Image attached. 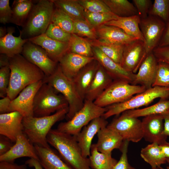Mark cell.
Returning a JSON list of instances; mask_svg holds the SVG:
<instances>
[{
	"instance_id": "cell-23",
	"label": "cell",
	"mask_w": 169,
	"mask_h": 169,
	"mask_svg": "<svg viewBox=\"0 0 169 169\" xmlns=\"http://www.w3.org/2000/svg\"><path fill=\"white\" fill-rule=\"evenodd\" d=\"M98 141L96 144L100 152L111 154L114 149H121L124 140L116 131L107 126L101 129L97 134Z\"/></svg>"
},
{
	"instance_id": "cell-40",
	"label": "cell",
	"mask_w": 169,
	"mask_h": 169,
	"mask_svg": "<svg viewBox=\"0 0 169 169\" xmlns=\"http://www.w3.org/2000/svg\"><path fill=\"white\" fill-rule=\"evenodd\" d=\"M72 20L74 23L73 33L85 36L90 40L97 39L95 28L86 19Z\"/></svg>"
},
{
	"instance_id": "cell-53",
	"label": "cell",
	"mask_w": 169,
	"mask_h": 169,
	"mask_svg": "<svg viewBox=\"0 0 169 169\" xmlns=\"http://www.w3.org/2000/svg\"><path fill=\"white\" fill-rule=\"evenodd\" d=\"M169 45V18L166 23V26L162 37L157 47Z\"/></svg>"
},
{
	"instance_id": "cell-5",
	"label": "cell",
	"mask_w": 169,
	"mask_h": 169,
	"mask_svg": "<svg viewBox=\"0 0 169 169\" xmlns=\"http://www.w3.org/2000/svg\"><path fill=\"white\" fill-rule=\"evenodd\" d=\"M158 98L169 99V88L156 86L146 89L126 101L106 107L107 110L102 117L106 120L112 116L118 115L126 111L137 109L148 105Z\"/></svg>"
},
{
	"instance_id": "cell-41",
	"label": "cell",
	"mask_w": 169,
	"mask_h": 169,
	"mask_svg": "<svg viewBox=\"0 0 169 169\" xmlns=\"http://www.w3.org/2000/svg\"><path fill=\"white\" fill-rule=\"evenodd\" d=\"M148 14L158 17L166 23L169 18V0H155Z\"/></svg>"
},
{
	"instance_id": "cell-3",
	"label": "cell",
	"mask_w": 169,
	"mask_h": 169,
	"mask_svg": "<svg viewBox=\"0 0 169 169\" xmlns=\"http://www.w3.org/2000/svg\"><path fill=\"white\" fill-rule=\"evenodd\" d=\"M68 110L69 108H67L48 116L23 117V132L33 145L49 148L50 146L47 140L48 133L56 123L66 116Z\"/></svg>"
},
{
	"instance_id": "cell-28",
	"label": "cell",
	"mask_w": 169,
	"mask_h": 169,
	"mask_svg": "<svg viewBox=\"0 0 169 169\" xmlns=\"http://www.w3.org/2000/svg\"><path fill=\"white\" fill-rule=\"evenodd\" d=\"M113 81L100 64L94 78L86 92L84 100L94 102Z\"/></svg>"
},
{
	"instance_id": "cell-36",
	"label": "cell",
	"mask_w": 169,
	"mask_h": 169,
	"mask_svg": "<svg viewBox=\"0 0 169 169\" xmlns=\"http://www.w3.org/2000/svg\"><path fill=\"white\" fill-rule=\"evenodd\" d=\"M110 11L120 17L138 15L135 6L127 0H102Z\"/></svg>"
},
{
	"instance_id": "cell-12",
	"label": "cell",
	"mask_w": 169,
	"mask_h": 169,
	"mask_svg": "<svg viewBox=\"0 0 169 169\" xmlns=\"http://www.w3.org/2000/svg\"><path fill=\"white\" fill-rule=\"evenodd\" d=\"M21 54L28 60L39 68L45 76L52 74L57 67V63L52 60L43 48L29 40L24 45Z\"/></svg>"
},
{
	"instance_id": "cell-55",
	"label": "cell",
	"mask_w": 169,
	"mask_h": 169,
	"mask_svg": "<svg viewBox=\"0 0 169 169\" xmlns=\"http://www.w3.org/2000/svg\"><path fill=\"white\" fill-rule=\"evenodd\" d=\"M25 164L34 169H44L39 161L34 158H29L27 160Z\"/></svg>"
},
{
	"instance_id": "cell-50",
	"label": "cell",
	"mask_w": 169,
	"mask_h": 169,
	"mask_svg": "<svg viewBox=\"0 0 169 169\" xmlns=\"http://www.w3.org/2000/svg\"><path fill=\"white\" fill-rule=\"evenodd\" d=\"M13 142L7 137L0 135V156L8 151L13 144Z\"/></svg>"
},
{
	"instance_id": "cell-62",
	"label": "cell",
	"mask_w": 169,
	"mask_h": 169,
	"mask_svg": "<svg viewBox=\"0 0 169 169\" xmlns=\"http://www.w3.org/2000/svg\"><path fill=\"white\" fill-rule=\"evenodd\" d=\"M161 169H165L161 167Z\"/></svg>"
},
{
	"instance_id": "cell-9",
	"label": "cell",
	"mask_w": 169,
	"mask_h": 169,
	"mask_svg": "<svg viewBox=\"0 0 169 169\" xmlns=\"http://www.w3.org/2000/svg\"><path fill=\"white\" fill-rule=\"evenodd\" d=\"M107 110L106 107L99 106L93 101L84 100L82 108L71 119L60 123L57 129L62 132L76 136L93 120L102 116Z\"/></svg>"
},
{
	"instance_id": "cell-45",
	"label": "cell",
	"mask_w": 169,
	"mask_h": 169,
	"mask_svg": "<svg viewBox=\"0 0 169 169\" xmlns=\"http://www.w3.org/2000/svg\"><path fill=\"white\" fill-rule=\"evenodd\" d=\"M10 69L9 65L0 68V97L2 98L7 96L10 83Z\"/></svg>"
},
{
	"instance_id": "cell-24",
	"label": "cell",
	"mask_w": 169,
	"mask_h": 169,
	"mask_svg": "<svg viewBox=\"0 0 169 169\" xmlns=\"http://www.w3.org/2000/svg\"><path fill=\"white\" fill-rule=\"evenodd\" d=\"M97 39L105 42L125 45L139 40L128 35L115 26L102 24L95 28Z\"/></svg>"
},
{
	"instance_id": "cell-46",
	"label": "cell",
	"mask_w": 169,
	"mask_h": 169,
	"mask_svg": "<svg viewBox=\"0 0 169 169\" xmlns=\"http://www.w3.org/2000/svg\"><path fill=\"white\" fill-rule=\"evenodd\" d=\"M129 142L125 140L120 151L121 155L119 160L114 166L113 169H136L129 163L127 157L128 149Z\"/></svg>"
},
{
	"instance_id": "cell-25",
	"label": "cell",
	"mask_w": 169,
	"mask_h": 169,
	"mask_svg": "<svg viewBox=\"0 0 169 169\" xmlns=\"http://www.w3.org/2000/svg\"><path fill=\"white\" fill-rule=\"evenodd\" d=\"M7 29V34L0 38V53L11 58L21 53L23 46L28 41V39L22 38V32L20 30L19 36H14L13 33L15 32V29L13 27H8Z\"/></svg>"
},
{
	"instance_id": "cell-7",
	"label": "cell",
	"mask_w": 169,
	"mask_h": 169,
	"mask_svg": "<svg viewBox=\"0 0 169 169\" xmlns=\"http://www.w3.org/2000/svg\"><path fill=\"white\" fill-rule=\"evenodd\" d=\"M50 85L43 83L35 96L33 103V116L40 117L69 108L65 98Z\"/></svg>"
},
{
	"instance_id": "cell-2",
	"label": "cell",
	"mask_w": 169,
	"mask_h": 169,
	"mask_svg": "<svg viewBox=\"0 0 169 169\" xmlns=\"http://www.w3.org/2000/svg\"><path fill=\"white\" fill-rule=\"evenodd\" d=\"M49 145L58 152L62 159L74 169H92L88 158L82 156L75 136L51 129L47 136Z\"/></svg>"
},
{
	"instance_id": "cell-8",
	"label": "cell",
	"mask_w": 169,
	"mask_h": 169,
	"mask_svg": "<svg viewBox=\"0 0 169 169\" xmlns=\"http://www.w3.org/2000/svg\"><path fill=\"white\" fill-rule=\"evenodd\" d=\"M146 90L143 86L123 81L114 80L94 102L99 106L106 107L126 101Z\"/></svg>"
},
{
	"instance_id": "cell-13",
	"label": "cell",
	"mask_w": 169,
	"mask_h": 169,
	"mask_svg": "<svg viewBox=\"0 0 169 169\" xmlns=\"http://www.w3.org/2000/svg\"><path fill=\"white\" fill-rule=\"evenodd\" d=\"M147 56L144 42L134 41L125 45L121 66L126 71L136 74Z\"/></svg>"
},
{
	"instance_id": "cell-35",
	"label": "cell",
	"mask_w": 169,
	"mask_h": 169,
	"mask_svg": "<svg viewBox=\"0 0 169 169\" xmlns=\"http://www.w3.org/2000/svg\"><path fill=\"white\" fill-rule=\"evenodd\" d=\"M55 6L67 14L72 19L86 20L84 9L78 0H52Z\"/></svg>"
},
{
	"instance_id": "cell-4",
	"label": "cell",
	"mask_w": 169,
	"mask_h": 169,
	"mask_svg": "<svg viewBox=\"0 0 169 169\" xmlns=\"http://www.w3.org/2000/svg\"><path fill=\"white\" fill-rule=\"evenodd\" d=\"M43 81L51 85L66 99L69 105L68 112L66 115L68 120L83 107L84 100L78 91L73 80L64 74L59 64L52 74L45 76Z\"/></svg>"
},
{
	"instance_id": "cell-10",
	"label": "cell",
	"mask_w": 169,
	"mask_h": 169,
	"mask_svg": "<svg viewBox=\"0 0 169 169\" xmlns=\"http://www.w3.org/2000/svg\"><path fill=\"white\" fill-rule=\"evenodd\" d=\"M107 127L117 132L124 140L136 143L143 138L141 121L137 118L129 117L123 112Z\"/></svg>"
},
{
	"instance_id": "cell-52",
	"label": "cell",
	"mask_w": 169,
	"mask_h": 169,
	"mask_svg": "<svg viewBox=\"0 0 169 169\" xmlns=\"http://www.w3.org/2000/svg\"><path fill=\"white\" fill-rule=\"evenodd\" d=\"M11 100L7 96L0 99V114L11 112L10 108Z\"/></svg>"
},
{
	"instance_id": "cell-18",
	"label": "cell",
	"mask_w": 169,
	"mask_h": 169,
	"mask_svg": "<svg viewBox=\"0 0 169 169\" xmlns=\"http://www.w3.org/2000/svg\"><path fill=\"white\" fill-rule=\"evenodd\" d=\"M141 123L143 138L145 140L159 145L166 141L167 136L163 134L164 119L162 115L156 114L145 117Z\"/></svg>"
},
{
	"instance_id": "cell-22",
	"label": "cell",
	"mask_w": 169,
	"mask_h": 169,
	"mask_svg": "<svg viewBox=\"0 0 169 169\" xmlns=\"http://www.w3.org/2000/svg\"><path fill=\"white\" fill-rule=\"evenodd\" d=\"M95 59L68 52L59 60V65L64 74L73 79L86 65Z\"/></svg>"
},
{
	"instance_id": "cell-15",
	"label": "cell",
	"mask_w": 169,
	"mask_h": 169,
	"mask_svg": "<svg viewBox=\"0 0 169 169\" xmlns=\"http://www.w3.org/2000/svg\"><path fill=\"white\" fill-rule=\"evenodd\" d=\"M94 57L114 80L131 84L135 74L128 72L105 55L97 47L92 46Z\"/></svg>"
},
{
	"instance_id": "cell-32",
	"label": "cell",
	"mask_w": 169,
	"mask_h": 169,
	"mask_svg": "<svg viewBox=\"0 0 169 169\" xmlns=\"http://www.w3.org/2000/svg\"><path fill=\"white\" fill-rule=\"evenodd\" d=\"M140 155L152 168L161 166V165L167 163V159L164 156L159 145L156 143H151L142 148Z\"/></svg>"
},
{
	"instance_id": "cell-61",
	"label": "cell",
	"mask_w": 169,
	"mask_h": 169,
	"mask_svg": "<svg viewBox=\"0 0 169 169\" xmlns=\"http://www.w3.org/2000/svg\"><path fill=\"white\" fill-rule=\"evenodd\" d=\"M162 62H166V63H167L168 64H169V61H162Z\"/></svg>"
},
{
	"instance_id": "cell-31",
	"label": "cell",
	"mask_w": 169,
	"mask_h": 169,
	"mask_svg": "<svg viewBox=\"0 0 169 169\" xmlns=\"http://www.w3.org/2000/svg\"><path fill=\"white\" fill-rule=\"evenodd\" d=\"M87 40L92 46L99 48L105 55L121 66L125 45L105 42L98 39Z\"/></svg>"
},
{
	"instance_id": "cell-21",
	"label": "cell",
	"mask_w": 169,
	"mask_h": 169,
	"mask_svg": "<svg viewBox=\"0 0 169 169\" xmlns=\"http://www.w3.org/2000/svg\"><path fill=\"white\" fill-rule=\"evenodd\" d=\"M28 40L43 48L49 57L57 63L69 51V42L53 39L45 33L30 38Z\"/></svg>"
},
{
	"instance_id": "cell-56",
	"label": "cell",
	"mask_w": 169,
	"mask_h": 169,
	"mask_svg": "<svg viewBox=\"0 0 169 169\" xmlns=\"http://www.w3.org/2000/svg\"><path fill=\"white\" fill-rule=\"evenodd\" d=\"M159 146L165 157L169 160V142L166 141L159 145Z\"/></svg>"
},
{
	"instance_id": "cell-44",
	"label": "cell",
	"mask_w": 169,
	"mask_h": 169,
	"mask_svg": "<svg viewBox=\"0 0 169 169\" xmlns=\"http://www.w3.org/2000/svg\"><path fill=\"white\" fill-rule=\"evenodd\" d=\"M78 1L85 11L91 13L111 12L102 0H78Z\"/></svg>"
},
{
	"instance_id": "cell-17",
	"label": "cell",
	"mask_w": 169,
	"mask_h": 169,
	"mask_svg": "<svg viewBox=\"0 0 169 169\" xmlns=\"http://www.w3.org/2000/svg\"><path fill=\"white\" fill-rule=\"evenodd\" d=\"M25 157L39 161L34 145L23 132L18 136L15 144L11 149L0 156V161L14 162L17 159Z\"/></svg>"
},
{
	"instance_id": "cell-39",
	"label": "cell",
	"mask_w": 169,
	"mask_h": 169,
	"mask_svg": "<svg viewBox=\"0 0 169 169\" xmlns=\"http://www.w3.org/2000/svg\"><path fill=\"white\" fill-rule=\"evenodd\" d=\"M85 19L95 28L110 21L117 19L119 16L111 12L91 13L84 10Z\"/></svg>"
},
{
	"instance_id": "cell-57",
	"label": "cell",
	"mask_w": 169,
	"mask_h": 169,
	"mask_svg": "<svg viewBox=\"0 0 169 169\" xmlns=\"http://www.w3.org/2000/svg\"><path fill=\"white\" fill-rule=\"evenodd\" d=\"M9 58L6 55L0 54V68L9 65Z\"/></svg>"
},
{
	"instance_id": "cell-34",
	"label": "cell",
	"mask_w": 169,
	"mask_h": 169,
	"mask_svg": "<svg viewBox=\"0 0 169 169\" xmlns=\"http://www.w3.org/2000/svg\"><path fill=\"white\" fill-rule=\"evenodd\" d=\"M34 4L30 0H16L12 5V16L11 22L23 26Z\"/></svg>"
},
{
	"instance_id": "cell-6",
	"label": "cell",
	"mask_w": 169,
	"mask_h": 169,
	"mask_svg": "<svg viewBox=\"0 0 169 169\" xmlns=\"http://www.w3.org/2000/svg\"><path fill=\"white\" fill-rule=\"evenodd\" d=\"M54 4L52 0H40L34 4L22 31L28 39L44 34L51 23Z\"/></svg>"
},
{
	"instance_id": "cell-59",
	"label": "cell",
	"mask_w": 169,
	"mask_h": 169,
	"mask_svg": "<svg viewBox=\"0 0 169 169\" xmlns=\"http://www.w3.org/2000/svg\"><path fill=\"white\" fill-rule=\"evenodd\" d=\"M167 163L168 164V166L166 167V169H169V160L167 159Z\"/></svg>"
},
{
	"instance_id": "cell-58",
	"label": "cell",
	"mask_w": 169,
	"mask_h": 169,
	"mask_svg": "<svg viewBox=\"0 0 169 169\" xmlns=\"http://www.w3.org/2000/svg\"><path fill=\"white\" fill-rule=\"evenodd\" d=\"M7 33V29L5 27H1L0 28V38L5 36Z\"/></svg>"
},
{
	"instance_id": "cell-43",
	"label": "cell",
	"mask_w": 169,
	"mask_h": 169,
	"mask_svg": "<svg viewBox=\"0 0 169 169\" xmlns=\"http://www.w3.org/2000/svg\"><path fill=\"white\" fill-rule=\"evenodd\" d=\"M45 34L47 36L53 39L65 42H69L71 35V34L66 32L51 22Z\"/></svg>"
},
{
	"instance_id": "cell-60",
	"label": "cell",
	"mask_w": 169,
	"mask_h": 169,
	"mask_svg": "<svg viewBox=\"0 0 169 169\" xmlns=\"http://www.w3.org/2000/svg\"><path fill=\"white\" fill-rule=\"evenodd\" d=\"M150 169H161V166H160L159 167H157L155 168H151Z\"/></svg>"
},
{
	"instance_id": "cell-37",
	"label": "cell",
	"mask_w": 169,
	"mask_h": 169,
	"mask_svg": "<svg viewBox=\"0 0 169 169\" xmlns=\"http://www.w3.org/2000/svg\"><path fill=\"white\" fill-rule=\"evenodd\" d=\"M68 52L87 57H94L92 46L87 39L72 33L69 42Z\"/></svg>"
},
{
	"instance_id": "cell-47",
	"label": "cell",
	"mask_w": 169,
	"mask_h": 169,
	"mask_svg": "<svg viewBox=\"0 0 169 169\" xmlns=\"http://www.w3.org/2000/svg\"><path fill=\"white\" fill-rule=\"evenodd\" d=\"M13 11L9 5V0H0V22L5 24L10 23Z\"/></svg>"
},
{
	"instance_id": "cell-27",
	"label": "cell",
	"mask_w": 169,
	"mask_h": 169,
	"mask_svg": "<svg viewBox=\"0 0 169 169\" xmlns=\"http://www.w3.org/2000/svg\"><path fill=\"white\" fill-rule=\"evenodd\" d=\"M100 64L95 59L82 68L72 79L79 94L84 100L86 93Z\"/></svg>"
},
{
	"instance_id": "cell-19",
	"label": "cell",
	"mask_w": 169,
	"mask_h": 169,
	"mask_svg": "<svg viewBox=\"0 0 169 169\" xmlns=\"http://www.w3.org/2000/svg\"><path fill=\"white\" fill-rule=\"evenodd\" d=\"M158 62L152 52L146 57L140 66L137 74H135L131 84L143 86L146 89L152 87L157 69Z\"/></svg>"
},
{
	"instance_id": "cell-20",
	"label": "cell",
	"mask_w": 169,
	"mask_h": 169,
	"mask_svg": "<svg viewBox=\"0 0 169 169\" xmlns=\"http://www.w3.org/2000/svg\"><path fill=\"white\" fill-rule=\"evenodd\" d=\"M23 118L17 111L0 114V135L15 143L18 136L23 132Z\"/></svg>"
},
{
	"instance_id": "cell-11",
	"label": "cell",
	"mask_w": 169,
	"mask_h": 169,
	"mask_svg": "<svg viewBox=\"0 0 169 169\" xmlns=\"http://www.w3.org/2000/svg\"><path fill=\"white\" fill-rule=\"evenodd\" d=\"M139 26L147 55L158 46L164 31L166 23L158 17L149 15L141 19Z\"/></svg>"
},
{
	"instance_id": "cell-42",
	"label": "cell",
	"mask_w": 169,
	"mask_h": 169,
	"mask_svg": "<svg viewBox=\"0 0 169 169\" xmlns=\"http://www.w3.org/2000/svg\"><path fill=\"white\" fill-rule=\"evenodd\" d=\"M158 86L169 88V64L164 62H158L155 79L152 87Z\"/></svg>"
},
{
	"instance_id": "cell-14",
	"label": "cell",
	"mask_w": 169,
	"mask_h": 169,
	"mask_svg": "<svg viewBox=\"0 0 169 169\" xmlns=\"http://www.w3.org/2000/svg\"><path fill=\"white\" fill-rule=\"evenodd\" d=\"M43 83V80H41L24 89L14 99L11 100V112L18 111L21 114L23 117L33 116L34 98Z\"/></svg>"
},
{
	"instance_id": "cell-54",
	"label": "cell",
	"mask_w": 169,
	"mask_h": 169,
	"mask_svg": "<svg viewBox=\"0 0 169 169\" xmlns=\"http://www.w3.org/2000/svg\"><path fill=\"white\" fill-rule=\"evenodd\" d=\"M164 119V127L163 134L169 136V112L162 115Z\"/></svg>"
},
{
	"instance_id": "cell-26",
	"label": "cell",
	"mask_w": 169,
	"mask_h": 169,
	"mask_svg": "<svg viewBox=\"0 0 169 169\" xmlns=\"http://www.w3.org/2000/svg\"><path fill=\"white\" fill-rule=\"evenodd\" d=\"M34 145L39 161L44 169H74L50 147Z\"/></svg>"
},
{
	"instance_id": "cell-29",
	"label": "cell",
	"mask_w": 169,
	"mask_h": 169,
	"mask_svg": "<svg viewBox=\"0 0 169 169\" xmlns=\"http://www.w3.org/2000/svg\"><path fill=\"white\" fill-rule=\"evenodd\" d=\"M141 19L138 15L129 17H120L104 24L117 27L129 36L144 42V38L139 24Z\"/></svg>"
},
{
	"instance_id": "cell-51",
	"label": "cell",
	"mask_w": 169,
	"mask_h": 169,
	"mask_svg": "<svg viewBox=\"0 0 169 169\" xmlns=\"http://www.w3.org/2000/svg\"><path fill=\"white\" fill-rule=\"evenodd\" d=\"M0 169H27L26 164L19 165L14 162L0 161Z\"/></svg>"
},
{
	"instance_id": "cell-38",
	"label": "cell",
	"mask_w": 169,
	"mask_h": 169,
	"mask_svg": "<svg viewBox=\"0 0 169 169\" xmlns=\"http://www.w3.org/2000/svg\"><path fill=\"white\" fill-rule=\"evenodd\" d=\"M51 22L66 32L71 34L73 33L74 23L72 19L65 13L57 7L54 10Z\"/></svg>"
},
{
	"instance_id": "cell-49",
	"label": "cell",
	"mask_w": 169,
	"mask_h": 169,
	"mask_svg": "<svg viewBox=\"0 0 169 169\" xmlns=\"http://www.w3.org/2000/svg\"><path fill=\"white\" fill-rule=\"evenodd\" d=\"M152 53L157 62L169 60V45L163 47H157Z\"/></svg>"
},
{
	"instance_id": "cell-33",
	"label": "cell",
	"mask_w": 169,
	"mask_h": 169,
	"mask_svg": "<svg viewBox=\"0 0 169 169\" xmlns=\"http://www.w3.org/2000/svg\"><path fill=\"white\" fill-rule=\"evenodd\" d=\"M123 112L129 117L137 118L156 114L163 115L169 112V99H160L158 102L149 106Z\"/></svg>"
},
{
	"instance_id": "cell-30",
	"label": "cell",
	"mask_w": 169,
	"mask_h": 169,
	"mask_svg": "<svg viewBox=\"0 0 169 169\" xmlns=\"http://www.w3.org/2000/svg\"><path fill=\"white\" fill-rule=\"evenodd\" d=\"M92 169H113L117 161L111 156V154L99 152L96 144H92L90 155L88 157Z\"/></svg>"
},
{
	"instance_id": "cell-48",
	"label": "cell",
	"mask_w": 169,
	"mask_h": 169,
	"mask_svg": "<svg viewBox=\"0 0 169 169\" xmlns=\"http://www.w3.org/2000/svg\"><path fill=\"white\" fill-rule=\"evenodd\" d=\"M137 11L138 15L141 19L147 17V14L151 6V1L150 0H133Z\"/></svg>"
},
{
	"instance_id": "cell-1",
	"label": "cell",
	"mask_w": 169,
	"mask_h": 169,
	"mask_svg": "<svg viewBox=\"0 0 169 169\" xmlns=\"http://www.w3.org/2000/svg\"><path fill=\"white\" fill-rule=\"evenodd\" d=\"M9 66L10 78L7 96L11 100L26 87L43 80L45 76L39 68L20 54L9 58Z\"/></svg>"
},
{
	"instance_id": "cell-16",
	"label": "cell",
	"mask_w": 169,
	"mask_h": 169,
	"mask_svg": "<svg viewBox=\"0 0 169 169\" xmlns=\"http://www.w3.org/2000/svg\"><path fill=\"white\" fill-rule=\"evenodd\" d=\"M108 125V121L102 117L95 118L84 127L75 136L84 157L88 158L90 156V148L93 138L101 129L106 127Z\"/></svg>"
}]
</instances>
